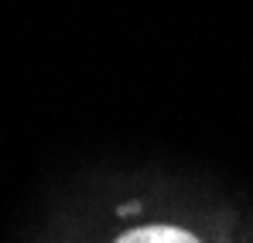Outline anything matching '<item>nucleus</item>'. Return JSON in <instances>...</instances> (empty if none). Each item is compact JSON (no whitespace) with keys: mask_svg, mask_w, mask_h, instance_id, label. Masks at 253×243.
Wrapping results in <instances>:
<instances>
[{"mask_svg":"<svg viewBox=\"0 0 253 243\" xmlns=\"http://www.w3.org/2000/svg\"><path fill=\"white\" fill-rule=\"evenodd\" d=\"M113 243H199V240L178 226H140V230H130L124 237H117Z\"/></svg>","mask_w":253,"mask_h":243,"instance_id":"1","label":"nucleus"}]
</instances>
